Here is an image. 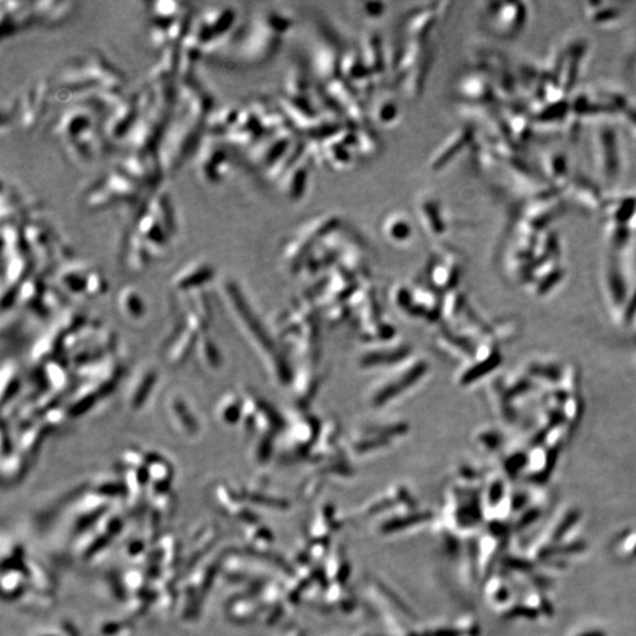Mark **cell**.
<instances>
[{
    "label": "cell",
    "mask_w": 636,
    "mask_h": 636,
    "mask_svg": "<svg viewBox=\"0 0 636 636\" xmlns=\"http://www.w3.org/2000/svg\"><path fill=\"white\" fill-rule=\"evenodd\" d=\"M212 100L209 91L192 76L177 90L168 125L158 148L163 172H173L183 164L189 153L201 143V134L208 126Z\"/></svg>",
    "instance_id": "6da1fadb"
},
{
    "label": "cell",
    "mask_w": 636,
    "mask_h": 636,
    "mask_svg": "<svg viewBox=\"0 0 636 636\" xmlns=\"http://www.w3.org/2000/svg\"><path fill=\"white\" fill-rule=\"evenodd\" d=\"M295 25L293 15L281 10H267L254 18L240 44V61L245 64H262L279 51Z\"/></svg>",
    "instance_id": "7a4b0ae2"
},
{
    "label": "cell",
    "mask_w": 636,
    "mask_h": 636,
    "mask_svg": "<svg viewBox=\"0 0 636 636\" xmlns=\"http://www.w3.org/2000/svg\"><path fill=\"white\" fill-rule=\"evenodd\" d=\"M240 26V12L236 8L230 5L210 8L199 15L197 22H192L184 42L199 56L215 54L230 42Z\"/></svg>",
    "instance_id": "3957f363"
},
{
    "label": "cell",
    "mask_w": 636,
    "mask_h": 636,
    "mask_svg": "<svg viewBox=\"0 0 636 636\" xmlns=\"http://www.w3.org/2000/svg\"><path fill=\"white\" fill-rule=\"evenodd\" d=\"M95 107L78 104L65 111L58 121L56 134L73 160L92 162L98 153V137Z\"/></svg>",
    "instance_id": "277c9868"
},
{
    "label": "cell",
    "mask_w": 636,
    "mask_h": 636,
    "mask_svg": "<svg viewBox=\"0 0 636 636\" xmlns=\"http://www.w3.org/2000/svg\"><path fill=\"white\" fill-rule=\"evenodd\" d=\"M222 138L206 134L197 151L196 170L199 179L209 185H218L233 171V157Z\"/></svg>",
    "instance_id": "5b68a950"
},
{
    "label": "cell",
    "mask_w": 636,
    "mask_h": 636,
    "mask_svg": "<svg viewBox=\"0 0 636 636\" xmlns=\"http://www.w3.org/2000/svg\"><path fill=\"white\" fill-rule=\"evenodd\" d=\"M141 194V185L118 168L103 176L98 183L92 185L86 202L95 209L115 203L136 202Z\"/></svg>",
    "instance_id": "8992f818"
},
{
    "label": "cell",
    "mask_w": 636,
    "mask_h": 636,
    "mask_svg": "<svg viewBox=\"0 0 636 636\" xmlns=\"http://www.w3.org/2000/svg\"><path fill=\"white\" fill-rule=\"evenodd\" d=\"M293 134L290 130L270 134L259 141L249 151V160L257 168L269 171L293 148Z\"/></svg>",
    "instance_id": "52a82bcc"
},
{
    "label": "cell",
    "mask_w": 636,
    "mask_h": 636,
    "mask_svg": "<svg viewBox=\"0 0 636 636\" xmlns=\"http://www.w3.org/2000/svg\"><path fill=\"white\" fill-rule=\"evenodd\" d=\"M341 78L352 86L359 95H369L376 85L361 51L349 50L342 54Z\"/></svg>",
    "instance_id": "ba28073f"
},
{
    "label": "cell",
    "mask_w": 636,
    "mask_h": 636,
    "mask_svg": "<svg viewBox=\"0 0 636 636\" xmlns=\"http://www.w3.org/2000/svg\"><path fill=\"white\" fill-rule=\"evenodd\" d=\"M50 93V84L46 79H38L35 82L26 95L20 102V123L25 129H30L36 125L42 117L47 105V97Z\"/></svg>",
    "instance_id": "9c48e42d"
},
{
    "label": "cell",
    "mask_w": 636,
    "mask_h": 636,
    "mask_svg": "<svg viewBox=\"0 0 636 636\" xmlns=\"http://www.w3.org/2000/svg\"><path fill=\"white\" fill-rule=\"evenodd\" d=\"M315 163L313 157L310 155L307 145V153L297 164L291 170L286 172L282 178L279 179L283 194L291 202H300L307 194L310 182V166Z\"/></svg>",
    "instance_id": "30bf717a"
},
{
    "label": "cell",
    "mask_w": 636,
    "mask_h": 636,
    "mask_svg": "<svg viewBox=\"0 0 636 636\" xmlns=\"http://www.w3.org/2000/svg\"><path fill=\"white\" fill-rule=\"evenodd\" d=\"M472 130L469 127H460L455 130L453 134L447 137L446 141L438 145L437 149L431 155L429 160V168L431 171H440L448 163L451 162L461 150L465 149L469 141H472Z\"/></svg>",
    "instance_id": "8fae6325"
},
{
    "label": "cell",
    "mask_w": 636,
    "mask_h": 636,
    "mask_svg": "<svg viewBox=\"0 0 636 636\" xmlns=\"http://www.w3.org/2000/svg\"><path fill=\"white\" fill-rule=\"evenodd\" d=\"M490 26L495 33L504 37H511L521 30L525 23L526 11L521 8L520 4H497L496 8H492Z\"/></svg>",
    "instance_id": "7c38bea8"
},
{
    "label": "cell",
    "mask_w": 636,
    "mask_h": 636,
    "mask_svg": "<svg viewBox=\"0 0 636 636\" xmlns=\"http://www.w3.org/2000/svg\"><path fill=\"white\" fill-rule=\"evenodd\" d=\"M416 215L428 233L440 235L446 230V216L441 203L431 196H423L416 203Z\"/></svg>",
    "instance_id": "4fadbf2b"
},
{
    "label": "cell",
    "mask_w": 636,
    "mask_h": 636,
    "mask_svg": "<svg viewBox=\"0 0 636 636\" xmlns=\"http://www.w3.org/2000/svg\"><path fill=\"white\" fill-rule=\"evenodd\" d=\"M361 54L373 76L375 84L385 79V57L381 38L375 33L366 35L363 40Z\"/></svg>",
    "instance_id": "5bb4252c"
},
{
    "label": "cell",
    "mask_w": 636,
    "mask_h": 636,
    "mask_svg": "<svg viewBox=\"0 0 636 636\" xmlns=\"http://www.w3.org/2000/svg\"><path fill=\"white\" fill-rule=\"evenodd\" d=\"M341 61L342 54L329 44L318 46L315 57V69L320 79L332 83L341 78Z\"/></svg>",
    "instance_id": "9a60e30c"
},
{
    "label": "cell",
    "mask_w": 636,
    "mask_h": 636,
    "mask_svg": "<svg viewBox=\"0 0 636 636\" xmlns=\"http://www.w3.org/2000/svg\"><path fill=\"white\" fill-rule=\"evenodd\" d=\"M410 216L401 211L395 210L385 215V219L382 222V230L385 237L389 240L402 243L410 240L412 236V223L410 221Z\"/></svg>",
    "instance_id": "2e32d148"
},
{
    "label": "cell",
    "mask_w": 636,
    "mask_h": 636,
    "mask_svg": "<svg viewBox=\"0 0 636 636\" xmlns=\"http://www.w3.org/2000/svg\"><path fill=\"white\" fill-rule=\"evenodd\" d=\"M36 23L57 25L71 13L73 3L69 1H38L32 3Z\"/></svg>",
    "instance_id": "e0dca14e"
},
{
    "label": "cell",
    "mask_w": 636,
    "mask_h": 636,
    "mask_svg": "<svg viewBox=\"0 0 636 636\" xmlns=\"http://www.w3.org/2000/svg\"><path fill=\"white\" fill-rule=\"evenodd\" d=\"M438 15L437 10H423V11L412 15L410 20H408L407 32L408 36L412 40H421L424 42V38L434 30V27L437 24Z\"/></svg>",
    "instance_id": "ac0fdd59"
},
{
    "label": "cell",
    "mask_w": 636,
    "mask_h": 636,
    "mask_svg": "<svg viewBox=\"0 0 636 636\" xmlns=\"http://www.w3.org/2000/svg\"><path fill=\"white\" fill-rule=\"evenodd\" d=\"M400 107L391 97H382L375 103L371 110V117L378 125L390 127L400 121Z\"/></svg>",
    "instance_id": "d6986e66"
},
{
    "label": "cell",
    "mask_w": 636,
    "mask_h": 636,
    "mask_svg": "<svg viewBox=\"0 0 636 636\" xmlns=\"http://www.w3.org/2000/svg\"><path fill=\"white\" fill-rule=\"evenodd\" d=\"M458 92L469 100H486L492 93V88L482 75H468L460 82Z\"/></svg>",
    "instance_id": "ffe728a7"
},
{
    "label": "cell",
    "mask_w": 636,
    "mask_h": 636,
    "mask_svg": "<svg viewBox=\"0 0 636 636\" xmlns=\"http://www.w3.org/2000/svg\"><path fill=\"white\" fill-rule=\"evenodd\" d=\"M286 93L289 98H308V76L302 66H293L286 77Z\"/></svg>",
    "instance_id": "44dd1931"
},
{
    "label": "cell",
    "mask_w": 636,
    "mask_h": 636,
    "mask_svg": "<svg viewBox=\"0 0 636 636\" xmlns=\"http://www.w3.org/2000/svg\"><path fill=\"white\" fill-rule=\"evenodd\" d=\"M356 136H357L359 153L366 156L376 155L380 150V138L375 134L373 130L363 127L359 131H356Z\"/></svg>",
    "instance_id": "7402d4cb"
},
{
    "label": "cell",
    "mask_w": 636,
    "mask_h": 636,
    "mask_svg": "<svg viewBox=\"0 0 636 636\" xmlns=\"http://www.w3.org/2000/svg\"><path fill=\"white\" fill-rule=\"evenodd\" d=\"M385 4L383 3H366L363 4L362 12L366 17L376 18L385 13Z\"/></svg>",
    "instance_id": "603a6c76"
}]
</instances>
